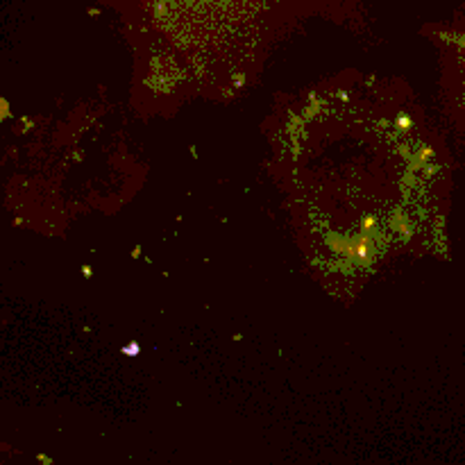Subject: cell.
Returning a JSON list of instances; mask_svg holds the SVG:
<instances>
[{"label": "cell", "instance_id": "1", "mask_svg": "<svg viewBox=\"0 0 465 465\" xmlns=\"http://www.w3.org/2000/svg\"><path fill=\"white\" fill-rule=\"evenodd\" d=\"M134 35L143 62L189 71L207 64L243 73L298 18L331 0H104Z\"/></svg>", "mask_w": 465, "mask_h": 465}]
</instances>
